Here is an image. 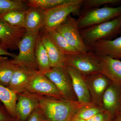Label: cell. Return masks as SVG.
Returning <instances> with one entry per match:
<instances>
[{
	"label": "cell",
	"mask_w": 121,
	"mask_h": 121,
	"mask_svg": "<svg viewBox=\"0 0 121 121\" xmlns=\"http://www.w3.org/2000/svg\"><path fill=\"white\" fill-rule=\"evenodd\" d=\"M30 94L37 99L46 121H69L80 108L86 104L64 98Z\"/></svg>",
	"instance_id": "6da1fadb"
},
{
	"label": "cell",
	"mask_w": 121,
	"mask_h": 121,
	"mask_svg": "<svg viewBox=\"0 0 121 121\" xmlns=\"http://www.w3.org/2000/svg\"><path fill=\"white\" fill-rule=\"evenodd\" d=\"M80 32L88 50L93 44L101 40H112L121 32V16L102 23L84 29Z\"/></svg>",
	"instance_id": "7a4b0ae2"
},
{
	"label": "cell",
	"mask_w": 121,
	"mask_h": 121,
	"mask_svg": "<svg viewBox=\"0 0 121 121\" xmlns=\"http://www.w3.org/2000/svg\"><path fill=\"white\" fill-rule=\"evenodd\" d=\"M26 31L19 44V53L11 61L17 66L38 71L35 56L36 45L40 32Z\"/></svg>",
	"instance_id": "3957f363"
},
{
	"label": "cell",
	"mask_w": 121,
	"mask_h": 121,
	"mask_svg": "<svg viewBox=\"0 0 121 121\" xmlns=\"http://www.w3.org/2000/svg\"><path fill=\"white\" fill-rule=\"evenodd\" d=\"M121 16V5L116 7L105 6L86 9L77 19L79 29L102 23Z\"/></svg>",
	"instance_id": "277c9868"
},
{
	"label": "cell",
	"mask_w": 121,
	"mask_h": 121,
	"mask_svg": "<svg viewBox=\"0 0 121 121\" xmlns=\"http://www.w3.org/2000/svg\"><path fill=\"white\" fill-rule=\"evenodd\" d=\"M65 65L73 68L83 75L87 76L100 73L99 56L91 51L67 54Z\"/></svg>",
	"instance_id": "5b68a950"
},
{
	"label": "cell",
	"mask_w": 121,
	"mask_h": 121,
	"mask_svg": "<svg viewBox=\"0 0 121 121\" xmlns=\"http://www.w3.org/2000/svg\"><path fill=\"white\" fill-rule=\"evenodd\" d=\"M84 0H71L70 2L45 10L46 19L44 28L56 29L71 14H78Z\"/></svg>",
	"instance_id": "8992f818"
},
{
	"label": "cell",
	"mask_w": 121,
	"mask_h": 121,
	"mask_svg": "<svg viewBox=\"0 0 121 121\" xmlns=\"http://www.w3.org/2000/svg\"><path fill=\"white\" fill-rule=\"evenodd\" d=\"M44 74L55 84L64 98L78 101L71 78L65 66L52 68Z\"/></svg>",
	"instance_id": "52a82bcc"
},
{
	"label": "cell",
	"mask_w": 121,
	"mask_h": 121,
	"mask_svg": "<svg viewBox=\"0 0 121 121\" xmlns=\"http://www.w3.org/2000/svg\"><path fill=\"white\" fill-rule=\"evenodd\" d=\"M56 29L68 43L78 52L89 51L80 34L77 20L71 15Z\"/></svg>",
	"instance_id": "ba28073f"
},
{
	"label": "cell",
	"mask_w": 121,
	"mask_h": 121,
	"mask_svg": "<svg viewBox=\"0 0 121 121\" xmlns=\"http://www.w3.org/2000/svg\"><path fill=\"white\" fill-rule=\"evenodd\" d=\"M25 91L56 98H64L53 83L43 74L39 71L35 75Z\"/></svg>",
	"instance_id": "9c48e42d"
},
{
	"label": "cell",
	"mask_w": 121,
	"mask_h": 121,
	"mask_svg": "<svg viewBox=\"0 0 121 121\" xmlns=\"http://www.w3.org/2000/svg\"><path fill=\"white\" fill-rule=\"evenodd\" d=\"M84 77L91 103L101 108L103 96L111 81L101 73Z\"/></svg>",
	"instance_id": "30bf717a"
},
{
	"label": "cell",
	"mask_w": 121,
	"mask_h": 121,
	"mask_svg": "<svg viewBox=\"0 0 121 121\" xmlns=\"http://www.w3.org/2000/svg\"><path fill=\"white\" fill-rule=\"evenodd\" d=\"M26 32L23 27H13L0 20V40L6 50L18 49L20 41Z\"/></svg>",
	"instance_id": "8fae6325"
},
{
	"label": "cell",
	"mask_w": 121,
	"mask_h": 121,
	"mask_svg": "<svg viewBox=\"0 0 121 121\" xmlns=\"http://www.w3.org/2000/svg\"><path fill=\"white\" fill-rule=\"evenodd\" d=\"M102 109L114 118L121 112V86L111 82L104 93Z\"/></svg>",
	"instance_id": "7c38bea8"
},
{
	"label": "cell",
	"mask_w": 121,
	"mask_h": 121,
	"mask_svg": "<svg viewBox=\"0 0 121 121\" xmlns=\"http://www.w3.org/2000/svg\"><path fill=\"white\" fill-rule=\"evenodd\" d=\"M37 71L17 66L8 88L17 94L25 92Z\"/></svg>",
	"instance_id": "4fadbf2b"
},
{
	"label": "cell",
	"mask_w": 121,
	"mask_h": 121,
	"mask_svg": "<svg viewBox=\"0 0 121 121\" xmlns=\"http://www.w3.org/2000/svg\"><path fill=\"white\" fill-rule=\"evenodd\" d=\"M99 55L107 56L112 58L121 60V35L115 39L101 40L93 44L89 48Z\"/></svg>",
	"instance_id": "5bb4252c"
},
{
	"label": "cell",
	"mask_w": 121,
	"mask_h": 121,
	"mask_svg": "<svg viewBox=\"0 0 121 121\" xmlns=\"http://www.w3.org/2000/svg\"><path fill=\"white\" fill-rule=\"evenodd\" d=\"M99 56L100 73L112 82L121 86V60L106 55Z\"/></svg>",
	"instance_id": "9a60e30c"
},
{
	"label": "cell",
	"mask_w": 121,
	"mask_h": 121,
	"mask_svg": "<svg viewBox=\"0 0 121 121\" xmlns=\"http://www.w3.org/2000/svg\"><path fill=\"white\" fill-rule=\"evenodd\" d=\"M71 78L73 89L78 101L83 103H91L84 76L73 68L65 65Z\"/></svg>",
	"instance_id": "2e32d148"
},
{
	"label": "cell",
	"mask_w": 121,
	"mask_h": 121,
	"mask_svg": "<svg viewBox=\"0 0 121 121\" xmlns=\"http://www.w3.org/2000/svg\"><path fill=\"white\" fill-rule=\"evenodd\" d=\"M16 105L17 121H27L34 111L39 107L37 99L30 93L25 91L17 94Z\"/></svg>",
	"instance_id": "e0dca14e"
},
{
	"label": "cell",
	"mask_w": 121,
	"mask_h": 121,
	"mask_svg": "<svg viewBox=\"0 0 121 121\" xmlns=\"http://www.w3.org/2000/svg\"><path fill=\"white\" fill-rule=\"evenodd\" d=\"M45 19V10L39 8L29 7L25 12L24 28L27 32H39L44 28Z\"/></svg>",
	"instance_id": "ac0fdd59"
},
{
	"label": "cell",
	"mask_w": 121,
	"mask_h": 121,
	"mask_svg": "<svg viewBox=\"0 0 121 121\" xmlns=\"http://www.w3.org/2000/svg\"><path fill=\"white\" fill-rule=\"evenodd\" d=\"M40 37L47 52L51 68L65 66V55L56 47L44 28L40 31Z\"/></svg>",
	"instance_id": "d6986e66"
},
{
	"label": "cell",
	"mask_w": 121,
	"mask_h": 121,
	"mask_svg": "<svg viewBox=\"0 0 121 121\" xmlns=\"http://www.w3.org/2000/svg\"><path fill=\"white\" fill-rule=\"evenodd\" d=\"M17 94L8 88L0 85V101L11 116L17 121L16 105Z\"/></svg>",
	"instance_id": "ffe728a7"
},
{
	"label": "cell",
	"mask_w": 121,
	"mask_h": 121,
	"mask_svg": "<svg viewBox=\"0 0 121 121\" xmlns=\"http://www.w3.org/2000/svg\"><path fill=\"white\" fill-rule=\"evenodd\" d=\"M35 56L38 71L44 74L49 71L51 67L49 57L40 37V32L36 45Z\"/></svg>",
	"instance_id": "44dd1931"
},
{
	"label": "cell",
	"mask_w": 121,
	"mask_h": 121,
	"mask_svg": "<svg viewBox=\"0 0 121 121\" xmlns=\"http://www.w3.org/2000/svg\"><path fill=\"white\" fill-rule=\"evenodd\" d=\"M45 29L54 44L63 54L66 55L78 52L68 43L65 38L56 29Z\"/></svg>",
	"instance_id": "7402d4cb"
},
{
	"label": "cell",
	"mask_w": 121,
	"mask_h": 121,
	"mask_svg": "<svg viewBox=\"0 0 121 121\" xmlns=\"http://www.w3.org/2000/svg\"><path fill=\"white\" fill-rule=\"evenodd\" d=\"M17 67L8 58L0 62V85L8 87Z\"/></svg>",
	"instance_id": "603a6c76"
},
{
	"label": "cell",
	"mask_w": 121,
	"mask_h": 121,
	"mask_svg": "<svg viewBox=\"0 0 121 121\" xmlns=\"http://www.w3.org/2000/svg\"><path fill=\"white\" fill-rule=\"evenodd\" d=\"M29 7L23 0H0V18L5 13L14 11L26 12Z\"/></svg>",
	"instance_id": "cb8c5ba5"
},
{
	"label": "cell",
	"mask_w": 121,
	"mask_h": 121,
	"mask_svg": "<svg viewBox=\"0 0 121 121\" xmlns=\"http://www.w3.org/2000/svg\"><path fill=\"white\" fill-rule=\"evenodd\" d=\"M25 12L14 11L4 14L0 20L13 27H23Z\"/></svg>",
	"instance_id": "d4e9b609"
},
{
	"label": "cell",
	"mask_w": 121,
	"mask_h": 121,
	"mask_svg": "<svg viewBox=\"0 0 121 121\" xmlns=\"http://www.w3.org/2000/svg\"><path fill=\"white\" fill-rule=\"evenodd\" d=\"M103 111L101 107L92 103H86L78 110L73 117L88 121Z\"/></svg>",
	"instance_id": "484cf974"
},
{
	"label": "cell",
	"mask_w": 121,
	"mask_h": 121,
	"mask_svg": "<svg viewBox=\"0 0 121 121\" xmlns=\"http://www.w3.org/2000/svg\"><path fill=\"white\" fill-rule=\"evenodd\" d=\"M71 0H28L25 2L28 7L48 10L70 2Z\"/></svg>",
	"instance_id": "4316f807"
},
{
	"label": "cell",
	"mask_w": 121,
	"mask_h": 121,
	"mask_svg": "<svg viewBox=\"0 0 121 121\" xmlns=\"http://www.w3.org/2000/svg\"><path fill=\"white\" fill-rule=\"evenodd\" d=\"M121 2V0H84L82 8L86 9L95 8L104 5L112 4Z\"/></svg>",
	"instance_id": "83f0119b"
},
{
	"label": "cell",
	"mask_w": 121,
	"mask_h": 121,
	"mask_svg": "<svg viewBox=\"0 0 121 121\" xmlns=\"http://www.w3.org/2000/svg\"><path fill=\"white\" fill-rule=\"evenodd\" d=\"M114 118L109 114L103 111L87 121H112Z\"/></svg>",
	"instance_id": "f1b7e54d"
},
{
	"label": "cell",
	"mask_w": 121,
	"mask_h": 121,
	"mask_svg": "<svg viewBox=\"0 0 121 121\" xmlns=\"http://www.w3.org/2000/svg\"><path fill=\"white\" fill-rule=\"evenodd\" d=\"M0 121H17L9 113L4 106L0 104Z\"/></svg>",
	"instance_id": "f546056e"
},
{
	"label": "cell",
	"mask_w": 121,
	"mask_h": 121,
	"mask_svg": "<svg viewBox=\"0 0 121 121\" xmlns=\"http://www.w3.org/2000/svg\"><path fill=\"white\" fill-rule=\"evenodd\" d=\"M27 121H46L39 107L34 111Z\"/></svg>",
	"instance_id": "4dcf8cb0"
},
{
	"label": "cell",
	"mask_w": 121,
	"mask_h": 121,
	"mask_svg": "<svg viewBox=\"0 0 121 121\" xmlns=\"http://www.w3.org/2000/svg\"><path fill=\"white\" fill-rule=\"evenodd\" d=\"M3 55L9 56L12 58V59H13L15 58L17 55L13 53L9 52L8 50L3 48L1 45V41L0 40V56H1Z\"/></svg>",
	"instance_id": "1f68e13d"
},
{
	"label": "cell",
	"mask_w": 121,
	"mask_h": 121,
	"mask_svg": "<svg viewBox=\"0 0 121 121\" xmlns=\"http://www.w3.org/2000/svg\"><path fill=\"white\" fill-rule=\"evenodd\" d=\"M112 121H121V115H118L114 118Z\"/></svg>",
	"instance_id": "d6a6232c"
},
{
	"label": "cell",
	"mask_w": 121,
	"mask_h": 121,
	"mask_svg": "<svg viewBox=\"0 0 121 121\" xmlns=\"http://www.w3.org/2000/svg\"><path fill=\"white\" fill-rule=\"evenodd\" d=\"M8 57L7 56H0V62L4 60L5 59L8 58Z\"/></svg>",
	"instance_id": "836d02e7"
},
{
	"label": "cell",
	"mask_w": 121,
	"mask_h": 121,
	"mask_svg": "<svg viewBox=\"0 0 121 121\" xmlns=\"http://www.w3.org/2000/svg\"><path fill=\"white\" fill-rule=\"evenodd\" d=\"M73 118L74 119H75V121H86V120H83V119L75 118L73 117Z\"/></svg>",
	"instance_id": "e575fe53"
},
{
	"label": "cell",
	"mask_w": 121,
	"mask_h": 121,
	"mask_svg": "<svg viewBox=\"0 0 121 121\" xmlns=\"http://www.w3.org/2000/svg\"><path fill=\"white\" fill-rule=\"evenodd\" d=\"M69 121H75V119H74L73 118H72Z\"/></svg>",
	"instance_id": "d590c367"
},
{
	"label": "cell",
	"mask_w": 121,
	"mask_h": 121,
	"mask_svg": "<svg viewBox=\"0 0 121 121\" xmlns=\"http://www.w3.org/2000/svg\"><path fill=\"white\" fill-rule=\"evenodd\" d=\"M0 104H2V103H1V102L0 101Z\"/></svg>",
	"instance_id": "8d00e7d4"
},
{
	"label": "cell",
	"mask_w": 121,
	"mask_h": 121,
	"mask_svg": "<svg viewBox=\"0 0 121 121\" xmlns=\"http://www.w3.org/2000/svg\"><path fill=\"white\" fill-rule=\"evenodd\" d=\"M120 114V115H121V113H120V114Z\"/></svg>",
	"instance_id": "74e56055"
}]
</instances>
